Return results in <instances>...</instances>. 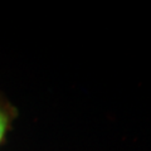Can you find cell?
Listing matches in <instances>:
<instances>
[{"instance_id": "cell-1", "label": "cell", "mask_w": 151, "mask_h": 151, "mask_svg": "<svg viewBox=\"0 0 151 151\" xmlns=\"http://www.w3.org/2000/svg\"><path fill=\"white\" fill-rule=\"evenodd\" d=\"M6 126H8V119H6L5 113H4L3 111H0V141H1L3 137H4Z\"/></svg>"}]
</instances>
